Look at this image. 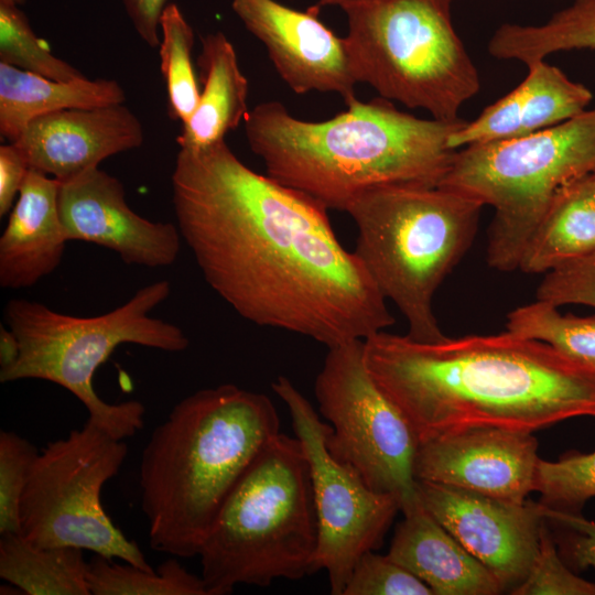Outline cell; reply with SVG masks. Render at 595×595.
Returning a JSON list of instances; mask_svg holds the SVG:
<instances>
[{"label": "cell", "instance_id": "1f68e13d", "mask_svg": "<svg viewBox=\"0 0 595 595\" xmlns=\"http://www.w3.org/2000/svg\"><path fill=\"white\" fill-rule=\"evenodd\" d=\"M513 595H595V582L573 573L558 553L554 539L547 527L540 536L539 551L526 580Z\"/></svg>", "mask_w": 595, "mask_h": 595}, {"label": "cell", "instance_id": "8d00e7d4", "mask_svg": "<svg viewBox=\"0 0 595 595\" xmlns=\"http://www.w3.org/2000/svg\"><path fill=\"white\" fill-rule=\"evenodd\" d=\"M169 0H122L127 15L140 39L150 47L160 45V17Z\"/></svg>", "mask_w": 595, "mask_h": 595}, {"label": "cell", "instance_id": "8fae6325", "mask_svg": "<svg viewBox=\"0 0 595 595\" xmlns=\"http://www.w3.org/2000/svg\"><path fill=\"white\" fill-rule=\"evenodd\" d=\"M314 383L331 423L327 447L369 487L391 494L403 511L419 501L414 462L419 441L401 411L378 388L364 361V340L327 348Z\"/></svg>", "mask_w": 595, "mask_h": 595}, {"label": "cell", "instance_id": "52a82bcc", "mask_svg": "<svg viewBox=\"0 0 595 595\" xmlns=\"http://www.w3.org/2000/svg\"><path fill=\"white\" fill-rule=\"evenodd\" d=\"M171 284L160 280L138 290L129 301L98 316L78 317L26 299L4 307L8 327L20 344L17 363L0 371V381L42 379L72 392L99 428L118 440L143 426L145 408L136 400L108 403L95 391L94 375L122 344L170 353L185 350L190 340L182 328L150 313L167 299Z\"/></svg>", "mask_w": 595, "mask_h": 595}, {"label": "cell", "instance_id": "603a6c76", "mask_svg": "<svg viewBox=\"0 0 595 595\" xmlns=\"http://www.w3.org/2000/svg\"><path fill=\"white\" fill-rule=\"evenodd\" d=\"M595 251V184L591 174L564 187L532 234L518 269L547 273Z\"/></svg>", "mask_w": 595, "mask_h": 595}, {"label": "cell", "instance_id": "4316f807", "mask_svg": "<svg viewBox=\"0 0 595 595\" xmlns=\"http://www.w3.org/2000/svg\"><path fill=\"white\" fill-rule=\"evenodd\" d=\"M86 578L93 595H209L202 576L176 559L164 561L154 572L94 554Z\"/></svg>", "mask_w": 595, "mask_h": 595}, {"label": "cell", "instance_id": "6da1fadb", "mask_svg": "<svg viewBox=\"0 0 595 595\" xmlns=\"http://www.w3.org/2000/svg\"><path fill=\"white\" fill-rule=\"evenodd\" d=\"M171 184L182 239L206 283L242 318L327 348L394 323L327 208L249 169L225 139L180 149Z\"/></svg>", "mask_w": 595, "mask_h": 595}, {"label": "cell", "instance_id": "e0dca14e", "mask_svg": "<svg viewBox=\"0 0 595 595\" xmlns=\"http://www.w3.org/2000/svg\"><path fill=\"white\" fill-rule=\"evenodd\" d=\"M143 140L140 120L120 104L41 116L13 143L30 169L64 182L99 167L109 156L139 148Z\"/></svg>", "mask_w": 595, "mask_h": 595}, {"label": "cell", "instance_id": "ffe728a7", "mask_svg": "<svg viewBox=\"0 0 595 595\" xmlns=\"http://www.w3.org/2000/svg\"><path fill=\"white\" fill-rule=\"evenodd\" d=\"M388 556L405 567L433 595H496L504 589L422 505L420 498L402 511Z\"/></svg>", "mask_w": 595, "mask_h": 595}, {"label": "cell", "instance_id": "5b68a950", "mask_svg": "<svg viewBox=\"0 0 595 595\" xmlns=\"http://www.w3.org/2000/svg\"><path fill=\"white\" fill-rule=\"evenodd\" d=\"M318 528L299 439L275 435L235 485L198 552L209 595L313 574Z\"/></svg>", "mask_w": 595, "mask_h": 595}, {"label": "cell", "instance_id": "9c48e42d", "mask_svg": "<svg viewBox=\"0 0 595 595\" xmlns=\"http://www.w3.org/2000/svg\"><path fill=\"white\" fill-rule=\"evenodd\" d=\"M594 171L595 108L521 138L455 151L439 185L494 208L487 262L509 272L561 191Z\"/></svg>", "mask_w": 595, "mask_h": 595}, {"label": "cell", "instance_id": "9a60e30c", "mask_svg": "<svg viewBox=\"0 0 595 595\" xmlns=\"http://www.w3.org/2000/svg\"><path fill=\"white\" fill-rule=\"evenodd\" d=\"M232 9L294 93H336L346 105L357 99L346 40L317 19L316 7L302 12L274 0H232Z\"/></svg>", "mask_w": 595, "mask_h": 595}, {"label": "cell", "instance_id": "836d02e7", "mask_svg": "<svg viewBox=\"0 0 595 595\" xmlns=\"http://www.w3.org/2000/svg\"><path fill=\"white\" fill-rule=\"evenodd\" d=\"M537 300L555 306L581 304L595 307V251L545 273Z\"/></svg>", "mask_w": 595, "mask_h": 595}, {"label": "cell", "instance_id": "8992f818", "mask_svg": "<svg viewBox=\"0 0 595 595\" xmlns=\"http://www.w3.org/2000/svg\"><path fill=\"white\" fill-rule=\"evenodd\" d=\"M483 206L451 188L419 184L375 186L347 206L357 229L354 252L405 317L410 338L446 337L434 294L472 245Z\"/></svg>", "mask_w": 595, "mask_h": 595}, {"label": "cell", "instance_id": "7c38bea8", "mask_svg": "<svg viewBox=\"0 0 595 595\" xmlns=\"http://www.w3.org/2000/svg\"><path fill=\"white\" fill-rule=\"evenodd\" d=\"M272 390L290 412L310 466L318 528L313 573L325 570L331 593L343 595L359 558L381 545L400 501L374 490L355 468L331 454V425L289 378L279 376Z\"/></svg>", "mask_w": 595, "mask_h": 595}, {"label": "cell", "instance_id": "d4e9b609", "mask_svg": "<svg viewBox=\"0 0 595 595\" xmlns=\"http://www.w3.org/2000/svg\"><path fill=\"white\" fill-rule=\"evenodd\" d=\"M582 48L595 50V0H575L540 25L505 23L488 43L494 57L526 65L552 53Z\"/></svg>", "mask_w": 595, "mask_h": 595}, {"label": "cell", "instance_id": "4dcf8cb0", "mask_svg": "<svg viewBox=\"0 0 595 595\" xmlns=\"http://www.w3.org/2000/svg\"><path fill=\"white\" fill-rule=\"evenodd\" d=\"M39 453L15 432H0V534L20 533V501Z\"/></svg>", "mask_w": 595, "mask_h": 595}, {"label": "cell", "instance_id": "74e56055", "mask_svg": "<svg viewBox=\"0 0 595 595\" xmlns=\"http://www.w3.org/2000/svg\"><path fill=\"white\" fill-rule=\"evenodd\" d=\"M20 356V344L15 334L0 326V371L12 367Z\"/></svg>", "mask_w": 595, "mask_h": 595}, {"label": "cell", "instance_id": "44dd1931", "mask_svg": "<svg viewBox=\"0 0 595 595\" xmlns=\"http://www.w3.org/2000/svg\"><path fill=\"white\" fill-rule=\"evenodd\" d=\"M203 89L192 117L182 125L180 149H202L224 140L245 120L248 80L241 73L235 47L221 32L202 39L197 60Z\"/></svg>", "mask_w": 595, "mask_h": 595}, {"label": "cell", "instance_id": "484cf974", "mask_svg": "<svg viewBox=\"0 0 595 595\" xmlns=\"http://www.w3.org/2000/svg\"><path fill=\"white\" fill-rule=\"evenodd\" d=\"M506 331L551 346L595 378V314H563L558 306L537 300L511 311Z\"/></svg>", "mask_w": 595, "mask_h": 595}, {"label": "cell", "instance_id": "f546056e", "mask_svg": "<svg viewBox=\"0 0 595 595\" xmlns=\"http://www.w3.org/2000/svg\"><path fill=\"white\" fill-rule=\"evenodd\" d=\"M534 491L549 508L578 512L595 497V451L571 453L555 462L540 458Z\"/></svg>", "mask_w": 595, "mask_h": 595}, {"label": "cell", "instance_id": "ac0fdd59", "mask_svg": "<svg viewBox=\"0 0 595 595\" xmlns=\"http://www.w3.org/2000/svg\"><path fill=\"white\" fill-rule=\"evenodd\" d=\"M528 66L526 78L506 96L466 121L450 137L453 150L521 138L570 120L586 110L593 95L545 60Z\"/></svg>", "mask_w": 595, "mask_h": 595}, {"label": "cell", "instance_id": "ab89813d", "mask_svg": "<svg viewBox=\"0 0 595 595\" xmlns=\"http://www.w3.org/2000/svg\"><path fill=\"white\" fill-rule=\"evenodd\" d=\"M591 176H592V180H593V182L595 184V171L591 173Z\"/></svg>", "mask_w": 595, "mask_h": 595}, {"label": "cell", "instance_id": "2e32d148", "mask_svg": "<svg viewBox=\"0 0 595 595\" xmlns=\"http://www.w3.org/2000/svg\"><path fill=\"white\" fill-rule=\"evenodd\" d=\"M58 183V210L68 241L105 247L127 264L162 268L175 262L182 239L177 226L134 213L117 177L95 167Z\"/></svg>", "mask_w": 595, "mask_h": 595}, {"label": "cell", "instance_id": "e575fe53", "mask_svg": "<svg viewBox=\"0 0 595 595\" xmlns=\"http://www.w3.org/2000/svg\"><path fill=\"white\" fill-rule=\"evenodd\" d=\"M543 515L548 522L564 530L561 549L567 561L577 569H595V521L580 512L552 509L545 505Z\"/></svg>", "mask_w": 595, "mask_h": 595}, {"label": "cell", "instance_id": "d6a6232c", "mask_svg": "<svg viewBox=\"0 0 595 595\" xmlns=\"http://www.w3.org/2000/svg\"><path fill=\"white\" fill-rule=\"evenodd\" d=\"M343 595H433L431 588L405 567L375 551L355 564Z\"/></svg>", "mask_w": 595, "mask_h": 595}, {"label": "cell", "instance_id": "7402d4cb", "mask_svg": "<svg viewBox=\"0 0 595 595\" xmlns=\"http://www.w3.org/2000/svg\"><path fill=\"white\" fill-rule=\"evenodd\" d=\"M125 99L123 88L113 79L58 82L0 62V133L9 142L41 116L120 105Z\"/></svg>", "mask_w": 595, "mask_h": 595}, {"label": "cell", "instance_id": "f35d334b", "mask_svg": "<svg viewBox=\"0 0 595 595\" xmlns=\"http://www.w3.org/2000/svg\"><path fill=\"white\" fill-rule=\"evenodd\" d=\"M25 0H0V4L7 6H20L23 4Z\"/></svg>", "mask_w": 595, "mask_h": 595}, {"label": "cell", "instance_id": "ba28073f", "mask_svg": "<svg viewBox=\"0 0 595 595\" xmlns=\"http://www.w3.org/2000/svg\"><path fill=\"white\" fill-rule=\"evenodd\" d=\"M453 0H320L339 7L359 83L432 118L457 120L479 90L477 68L452 21Z\"/></svg>", "mask_w": 595, "mask_h": 595}, {"label": "cell", "instance_id": "4fadbf2b", "mask_svg": "<svg viewBox=\"0 0 595 595\" xmlns=\"http://www.w3.org/2000/svg\"><path fill=\"white\" fill-rule=\"evenodd\" d=\"M424 508L510 593L528 576L545 522L543 505L416 480Z\"/></svg>", "mask_w": 595, "mask_h": 595}, {"label": "cell", "instance_id": "277c9868", "mask_svg": "<svg viewBox=\"0 0 595 595\" xmlns=\"http://www.w3.org/2000/svg\"><path fill=\"white\" fill-rule=\"evenodd\" d=\"M279 433L272 401L235 385L202 389L175 404L153 430L140 463L151 548L198 555L224 501Z\"/></svg>", "mask_w": 595, "mask_h": 595}, {"label": "cell", "instance_id": "5bb4252c", "mask_svg": "<svg viewBox=\"0 0 595 595\" xmlns=\"http://www.w3.org/2000/svg\"><path fill=\"white\" fill-rule=\"evenodd\" d=\"M539 459L532 433L469 429L419 443L414 475L416 480L522 502L536 489Z\"/></svg>", "mask_w": 595, "mask_h": 595}, {"label": "cell", "instance_id": "cb8c5ba5", "mask_svg": "<svg viewBox=\"0 0 595 595\" xmlns=\"http://www.w3.org/2000/svg\"><path fill=\"white\" fill-rule=\"evenodd\" d=\"M83 550L0 534V577L26 595H90Z\"/></svg>", "mask_w": 595, "mask_h": 595}, {"label": "cell", "instance_id": "3957f363", "mask_svg": "<svg viewBox=\"0 0 595 595\" xmlns=\"http://www.w3.org/2000/svg\"><path fill=\"white\" fill-rule=\"evenodd\" d=\"M244 122L267 175L327 209L345 212L375 186L439 185L456 151L450 137L465 120L422 119L380 97L355 99L346 111L321 122L298 119L281 102L266 101Z\"/></svg>", "mask_w": 595, "mask_h": 595}, {"label": "cell", "instance_id": "30bf717a", "mask_svg": "<svg viewBox=\"0 0 595 595\" xmlns=\"http://www.w3.org/2000/svg\"><path fill=\"white\" fill-rule=\"evenodd\" d=\"M127 444L93 421L50 442L37 455L20 501V534L42 547H74L153 570L112 522L104 485L120 470Z\"/></svg>", "mask_w": 595, "mask_h": 595}, {"label": "cell", "instance_id": "83f0119b", "mask_svg": "<svg viewBox=\"0 0 595 595\" xmlns=\"http://www.w3.org/2000/svg\"><path fill=\"white\" fill-rule=\"evenodd\" d=\"M160 31V67L169 112L183 125L194 113L201 94L192 63L194 31L175 3H167L162 11Z\"/></svg>", "mask_w": 595, "mask_h": 595}, {"label": "cell", "instance_id": "d6986e66", "mask_svg": "<svg viewBox=\"0 0 595 595\" xmlns=\"http://www.w3.org/2000/svg\"><path fill=\"white\" fill-rule=\"evenodd\" d=\"M56 178L30 169L0 237V285H34L61 263L68 241L58 210Z\"/></svg>", "mask_w": 595, "mask_h": 595}, {"label": "cell", "instance_id": "f1b7e54d", "mask_svg": "<svg viewBox=\"0 0 595 595\" xmlns=\"http://www.w3.org/2000/svg\"><path fill=\"white\" fill-rule=\"evenodd\" d=\"M0 62L58 82L86 78L52 54L18 6L0 4Z\"/></svg>", "mask_w": 595, "mask_h": 595}, {"label": "cell", "instance_id": "d590c367", "mask_svg": "<svg viewBox=\"0 0 595 595\" xmlns=\"http://www.w3.org/2000/svg\"><path fill=\"white\" fill-rule=\"evenodd\" d=\"M30 171L21 149L13 142L0 147V216L8 214L17 202Z\"/></svg>", "mask_w": 595, "mask_h": 595}, {"label": "cell", "instance_id": "7a4b0ae2", "mask_svg": "<svg viewBox=\"0 0 595 595\" xmlns=\"http://www.w3.org/2000/svg\"><path fill=\"white\" fill-rule=\"evenodd\" d=\"M364 361L419 443L479 428L533 433L595 416V378L508 331L432 343L381 331L364 339Z\"/></svg>", "mask_w": 595, "mask_h": 595}]
</instances>
